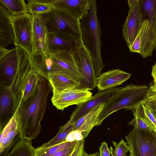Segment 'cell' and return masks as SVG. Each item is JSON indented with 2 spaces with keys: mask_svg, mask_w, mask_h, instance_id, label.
<instances>
[{
  "mask_svg": "<svg viewBox=\"0 0 156 156\" xmlns=\"http://www.w3.org/2000/svg\"><path fill=\"white\" fill-rule=\"evenodd\" d=\"M52 88L48 80L40 76L37 88L33 95L22 100L18 116L19 135L20 139L31 140L41 131V121L47 105V99Z\"/></svg>",
  "mask_w": 156,
  "mask_h": 156,
  "instance_id": "obj_1",
  "label": "cell"
},
{
  "mask_svg": "<svg viewBox=\"0 0 156 156\" xmlns=\"http://www.w3.org/2000/svg\"><path fill=\"white\" fill-rule=\"evenodd\" d=\"M19 105L11 87L0 89V132L11 119Z\"/></svg>",
  "mask_w": 156,
  "mask_h": 156,
  "instance_id": "obj_14",
  "label": "cell"
},
{
  "mask_svg": "<svg viewBox=\"0 0 156 156\" xmlns=\"http://www.w3.org/2000/svg\"><path fill=\"white\" fill-rule=\"evenodd\" d=\"M132 156H156V133L133 127L125 136Z\"/></svg>",
  "mask_w": 156,
  "mask_h": 156,
  "instance_id": "obj_7",
  "label": "cell"
},
{
  "mask_svg": "<svg viewBox=\"0 0 156 156\" xmlns=\"http://www.w3.org/2000/svg\"><path fill=\"white\" fill-rule=\"evenodd\" d=\"M32 69L29 53L16 46L0 59V89L12 87L15 91L23 88L28 73Z\"/></svg>",
  "mask_w": 156,
  "mask_h": 156,
  "instance_id": "obj_2",
  "label": "cell"
},
{
  "mask_svg": "<svg viewBox=\"0 0 156 156\" xmlns=\"http://www.w3.org/2000/svg\"><path fill=\"white\" fill-rule=\"evenodd\" d=\"M40 76L33 69L27 74L23 86V100L31 97L36 90Z\"/></svg>",
  "mask_w": 156,
  "mask_h": 156,
  "instance_id": "obj_26",
  "label": "cell"
},
{
  "mask_svg": "<svg viewBox=\"0 0 156 156\" xmlns=\"http://www.w3.org/2000/svg\"><path fill=\"white\" fill-rule=\"evenodd\" d=\"M30 56L32 69L40 76L47 80L48 76L50 74L64 73L61 67L54 60L50 53L48 51L34 52Z\"/></svg>",
  "mask_w": 156,
  "mask_h": 156,
  "instance_id": "obj_13",
  "label": "cell"
},
{
  "mask_svg": "<svg viewBox=\"0 0 156 156\" xmlns=\"http://www.w3.org/2000/svg\"><path fill=\"white\" fill-rule=\"evenodd\" d=\"M129 156H132L131 154H130Z\"/></svg>",
  "mask_w": 156,
  "mask_h": 156,
  "instance_id": "obj_44",
  "label": "cell"
},
{
  "mask_svg": "<svg viewBox=\"0 0 156 156\" xmlns=\"http://www.w3.org/2000/svg\"><path fill=\"white\" fill-rule=\"evenodd\" d=\"M144 115L148 120L154 132L156 133V116L148 108L142 104Z\"/></svg>",
  "mask_w": 156,
  "mask_h": 156,
  "instance_id": "obj_31",
  "label": "cell"
},
{
  "mask_svg": "<svg viewBox=\"0 0 156 156\" xmlns=\"http://www.w3.org/2000/svg\"><path fill=\"white\" fill-rule=\"evenodd\" d=\"M73 53L81 78L79 86L76 89L93 90L96 87L97 77L90 52L83 44L74 50Z\"/></svg>",
  "mask_w": 156,
  "mask_h": 156,
  "instance_id": "obj_8",
  "label": "cell"
},
{
  "mask_svg": "<svg viewBox=\"0 0 156 156\" xmlns=\"http://www.w3.org/2000/svg\"><path fill=\"white\" fill-rule=\"evenodd\" d=\"M73 130V125L68 121L65 124L59 127L58 133L53 138L41 147L48 148L65 142L68 134Z\"/></svg>",
  "mask_w": 156,
  "mask_h": 156,
  "instance_id": "obj_28",
  "label": "cell"
},
{
  "mask_svg": "<svg viewBox=\"0 0 156 156\" xmlns=\"http://www.w3.org/2000/svg\"><path fill=\"white\" fill-rule=\"evenodd\" d=\"M137 0H129L128 3L129 7L130 8L133 6L136 3Z\"/></svg>",
  "mask_w": 156,
  "mask_h": 156,
  "instance_id": "obj_43",
  "label": "cell"
},
{
  "mask_svg": "<svg viewBox=\"0 0 156 156\" xmlns=\"http://www.w3.org/2000/svg\"><path fill=\"white\" fill-rule=\"evenodd\" d=\"M120 88H110L98 92L89 100L77 105L69 120L72 123L79 119L98 105L109 102L118 93Z\"/></svg>",
  "mask_w": 156,
  "mask_h": 156,
  "instance_id": "obj_10",
  "label": "cell"
},
{
  "mask_svg": "<svg viewBox=\"0 0 156 156\" xmlns=\"http://www.w3.org/2000/svg\"><path fill=\"white\" fill-rule=\"evenodd\" d=\"M33 39L34 52L47 51L48 31L41 15H32Z\"/></svg>",
  "mask_w": 156,
  "mask_h": 156,
  "instance_id": "obj_21",
  "label": "cell"
},
{
  "mask_svg": "<svg viewBox=\"0 0 156 156\" xmlns=\"http://www.w3.org/2000/svg\"><path fill=\"white\" fill-rule=\"evenodd\" d=\"M131 76L130 73L119 69L109 70L97 77L96 86L98 91L114 88L122 84Z\"/></svg>",
  "mask_w": 156,
  "mask_h": 156,
  "instance_id": "obj_18",
  "label": "cell"
},
{
  "mask_svg": "<svg viewBox=\"0 0 156 156\" xmlns=\"http://www.w3.org/2000/svg\"><path fill=\"white\" fill-rule=\"evenodd\" d=\"M48 80L52 88L53 93L67 90L76 89L80 83L66 74L59 73L48 75Z\"/></svg>",
  "mask_w": 156,
  "mask_h": 156,
  "instance_id": "obj_22",
  "label": "cell"
},
{
  "mask_svg": "<svg viewBox=\"0 0 156 156\" xmlns=\"http://www.w3.org/2000/svg\"><path fill=\"white\" fill-rule=\"evenodd\" d=\"M80 23L83 44L91 56L95 74L97 77L101 74L105 65L101 56V31L96 0H91L90 9L80 20Z\"/></svg>",
  "mask_w": 156,
  "mask_h": 156,
  "instance_id": "obj_3",
  "label": "cell"
},
{
  "mask_svg": "<svg viewBox=\"0 0 156 156\" xmlns=\"http://www.w3.org/2000/svg\"><path fill=\"white\" fill-rule=\"evenodd\" d=\"M92 93L88 90L71 89L53 93L51 100L57 109L63 111L70 105H77L86 102L92 97Z\"/></svg>",
  "mask_w": 156,
  "mask_h": 156,
  "instance_id": "obj_11",
  "label": "cell"
},
{
  "mask_svg": "<svg viewBox=\"0 0 156 156\" xmlns=\"http://www.w3.org/2000/svg\"><path fill=\"white\" fill-rule=\"evenodd\" d=\"M151 75L153 78V81H156V62L152 66Z\"/></svg>",
  "mask_w": 156,
  "mask_h": 156,
  "instance_id": "obj_38",
  "label": "cell"
},
{
  "mask_svg": "<svg viewBox=\"0 0 156 156\" xmlns=\"http://www.w3.org/2000/svg\"><path fill=\"white\" fill-rule=\"evenodd\" d=\"M15 41L10 16L0 7V48H5Z\"/></svg>",
  "mask_w": 156,
  "mask_h": 156,
  "instance_id": "obj_23",
  "label": "cell"
},
{
  "mask_svg": "<svg viewBox=\"0 0 156 156\" xmlns=\"http://www.w3.org/2000/svg\"><path fill=\"white\" fill-rule=\"evenodd\" d=\"M50 53L52 59L60 66L65 73L80 83L81 78L73 51L65 50Z\"/></svg>",
  "mask_w": 156,
  "mask_h": 156,
  "instance_id": "obj_19",
  "label": "cell"
},
{
  "mask_svg": "<svg viewBox=\"0 0 156 156\" xmlns=\"http://www.w3.org/2000/svg\"><path fill=\"white\" fill-rule=\"evenodd\" d=\"M82 140L77 141L74 151L71 156H77L81 146Z\"/></svg>",
  "mask_w": 156,
  "mask_h": 156,
  "instance_id": "obj_37",
  "label": "cell"
},
{
  "mask_svg": "<svg viewBox=\"0 0 156 156\" xmlns=\"http://www.w3.org/2000/svg\"><path fill=\"white\" fill-rule=\"evenodd\" d=\"M141 31H140L133 43L128 47L130 51L132 52L140 53L141 48Z\"/></svg>",
  "mask_w": 156,
  "mask_h": 156,
  "instance_id": "obj_33",
  "label": "cell"
},
{
  "mask_svg": "<svg viewBox=\"0 0 156 156\" xmlns=\"http://www.w3.org/2000/svg\"><path fill=\"white\" fill-rule=\"evenodd\" d=\"M83 156H100V153L98 152L93 154H89L84 151Z\"/></svg>",
  "mask_w": 156,
  "mask_h": 156,
  "instance_id": "obj_42",
  "label": "cell"
},
{
  "mask_svg": "<svg viewBox=\"0 0 156 156\" xmlns=\"http://www.w3.org/2000/svg\"><path fill=\"white\" fill-rule=\"evenodd\" d=\"M35 150L31 140L20 139L15 144L7 156H35Z\"/></svg>",
  "mask_w": 156,
  "mask_h": 156,
  "instance_id": "obj_25",
  "label": "cell"
},
{
  "mask_svg": "<svg viewBox=\"0 0 156 156\" xmlns=\"http://www.w3.org/2000/svg\"><path fill=\"white\" fill-rule=\"evenodd\" d=\"M83 45V42L71 39L59 33L48 32L46 46L47 51L50 53L65 50L73 51Z\"/></svg>",
  "mask_w": 156,
  "mask_h": 156,
  "instance_id": "obj_16",
  "label": "cell"
},
{
  "mask_svg": "<svg viewBox=\"0 0 156 156\" xmlns=\"http://www.w3.org/2000/svg\"><path fill=\"white\" fill-rule=\"evenodd\" d=\"M141 48L144 58L152 56L156 47V0H141Z\"/></svg>",
  "mask_w": 156,
  "mask_h": 156,
  "instance_id": "obj_5",
  "label": "cell"
},
{
  "mask_svg": "<svg viewBox=\"0 0 156 156\" xmlns=\"http://www.w3.org/2000/svg\"><path fill=\"white\" fill-rule=\"evenodd\" d=\"M91 0H53V9L66 12L80 20L87 13Z\"/></svg>",
  "mask_w": 156,
  "mask_h": 156,
  "instance_id": "obj_15",
  "label": "cell"
},
{
  "mask_svg": "<svg viewBox=\"0 0 156 156\" xmlns=\"http://www.w3.org/2000/svg\"><path fill=\"white\" fill-rule=\"evenodd\" d=\"M84 139L81 133L79 130H76L73 131L68 134L66 141L69 142L80 141Z\"/></svg>",
  "mask_w": 156,
  "mask_h": 156,
  "instance_id": "obj_34",
  "label": "cell"
},
{
  "mask_svg": "<svg viewBox=\"0 0 156 156\" xmlns=\"http://www.w3.org/2000/svg\"><path fill=\"white\" fill-rule=\"evenodd\" d=\"M48 32L59 33L83 42L80 20L63 12L53 9L41 15Z\"/></svg>",
  "mask_w": 156,
  "mask_h": 156,
  "instance_id": "obj_6",
  "label": "cell"
},
{
  "mask_svg": "<svg viewBox=\"0 0 156 156\" xmlns=\"http://www.w3.org/2000/svg\"><path fill=\"white\" fill-rule=\"evenodd\" d=\"M156 94V93H154V94Z\"/></svg>",
  "mask_w": 156,
  "mask_h": 156,
  "instance_id": "obj_45",
  "label": "cell"
},
{
  "mask_svg": "<svg viewBox=\"0 0 156 156\" xmlns=\"http://www.w3.org/2000/svg\"><path fill=\"white\" fill-rule=\"evenodd\" d=\"M75 145L61 150L51 156H71L74 151Z\"/></svg>",
  "mask_w": 156,
  "mask_h": 156,
  "instance_id": "obj_35",
  "label": "cell"
},
{
  "mask_svg": "<svg viewBox=\"0 0 156 156\" xmlns=\"http://www.w3.org/2000/svg\"><path fill=\"white\" fill-rule=\"evenodd\" d=\"M21 102L11 119L0 132V154L20 139L19 135L18 116Z\"/></svg>",
  "mask_w": 156,
  "mask_h": 156,
  "instance_id": "obj_17",
  "label": "cell"
},
{
  "mask_svg": "<svg viewBox=\"0 0 156 156\" xmlns=\"http://www.w3.org/2000/svg\"><path fill=\"white\" fill-rule=\"evenodd\" d=\"M100 156H110V152L108 147V144L105 142L101 144L99 147Z\"/></svg>",
  "mask_w": 156,
  "mask_h": 156,
  "instance_id": "obj_36",
  "label": "cell"
},
{
  "mask_svg": "<svg viewBox=\"0 0 156 156\" xmlns=\"http://www.w3.org/2000/svg\"><path fill=\"white\" fill-rule=\"evenodd\" d=\"M15 36V46H19L30 54L34 52L33 39L32 15L27 13L10 16Z\"/></svg>",
  "mask_w": 156,
  "mask_h": 156,
  "instance_id": "obj_9",
  "label": "cell"
},
{
  "mask_svg": "<svg viewBox=\"0 0 156 156\" xmlns=\"http://www.w3.org/2000/svg\"><path fill=\"white\" fill-rule=\"evenodd\" d=\"M105 105V104L104 103L98 105L81 118L72 123L73 130H77L80 132L84 139L92 129L96 126L99 116Z\"/></svg>",
  "mask_w": 156,
  "mask_h": 156,
  "instance_id": "obj_20",
  "label": "cell"
},
{
  "mask_svg": "<svg viewBox=\"0 0 156 156\" xmlns=\"http://www.w3.org/2000/svg\"><path fill=\"white\" fill-rule=\"evenodd\" d=\"M150 88L151 91V94L156 93V81H153V84L150 86Z\"/></svg>",
  "mask_w": 156,
  "mask_h": 156,
  "instance_id": "obj_41",
  "label": "cell"
},
{
  "mask_svg": "<svg viewBox=\"0 0 156 156\" xmlns=\"http://www.w3.org/2000/svg\"><path fill=\"white\" fill-rule=\"evenodd\" d=\"M141 1L137 0L133 5L129 8L127 17L123 26V37L128 47L133 43L141 28Z\"/></svg>",
  "mask_w": 156,
  "mask_h": 156,
  "instance_id": "obj_12",
  "label": "cell"
},
{
  "mask_svg": "<svg viewBox=\"0 0 156 156\" xmlns=\"http://www.w3.org/2000/svg\"><path fill=\"white\" fill-rule=\"evenodd\" d=\"M0 7L10 16H16L28 13L27 4L23 0H0Z\"/></svg>",
  "mask_w": 156,
  "mask_h": 156,
  "instance_id": "obj_24",
  "label": "cell"
},
{
  "mask_svg": "<svg viewBox=\"0 0 156 156\" xmlns=\"http://www.w3.org/2000/svg\"><path fill=\"white\" fill-rule=\"evenodd\" d=\"M142 104L149 108L156 116V94H150Z\"/></svg>",
  "mask_w": 156,
  "mask_h": 156,
  "instance_id": "obj_32",
  "label": "cell"
},
{
  "mask_svg": "<svg viewBox=\"0 0 156 156\" xmlns=\"http://www.w3.org/2000/svg\"><path fill=\"white\" fill-rule=\"evenodd\" d=\"M53 0H29L27 4V12L32 15L47 13L53 10L50 3Z\"/></svg>",
  "mask_w": 156,
  "mask_h": 156,
  "instance_id": "obj_27",
  "label": "cell"
},
{
  "mask_svg": "<svg viewBox=\"0 0 156 156\" xmlns=\"http://www.w3.org/2000/svg\"><path fill=\"white\" fill-rule=\"evenodd\" d=\"M151 93L150 87L145 85L131 83L120 88L118 94L105 105L96 126L100 125L108 116L120 109L126 108L132 110L136 108L147 99Z\"/></svg>",
  "mask_w": 156,
  "mask_h": 156,
  "instance_id": "obj_4",
  "label": "cell"
},
{
  "mask_svg": "<svg viewBox=\"0 0 156 156\" xmlns=\"http://www.w3.org/2000/svg\"><path fill=\"white\" fill-rule=\"evenodd\" d=\"M9 50L5 48H0V59L3 58L8 52Z\"/></svg>",
  "mask_w": 156,
  "mask_h": 156,
  "instance_id": "obj_39",
  "label": "cell"
},
{
  "mask_svg": "<svg viewBox=\"0 0 156 156\" xmlns=\"http://www.w3.org/2000/svg\"><path fill=\"white\" fill-rule=\"evenodd\" d=\"M84 139L82 140L80 149L77 156H83L84 151Z\"/></svg>",
  "mask_w": 156,
  "mask_h": 156,
  "instance_id": "obj_40",
  "label": "cell"
},
{
  "mask_svg": "<svg viewBox=\"0 0 156 156\" xmlns=\"http://www.w3.org/2000/svg\"><path fill=\"white\" fill-rule=\"evenodd\" d=\"M112 142L115 149H113L111 146L109 149L112 156H127V153L130 150L127 143L122 139L118 143L113 141Z\"/></svg>",
  "mask_w": 156,
  "mask_h": 156,
  "instance_id": "obj_30",
  "label": "cell"
},
{
  "mask_svg": "<svg viewBox=\"0 0 156 156\" xmlns=\"http://www.w3.org/2000/svg\"><path fill=\"white\" fill-rule=\"evenodd\" d=\"M76 142L77 141H66L48 148H43L40 146L35 149V156H51L61 150L75 145Z\"/></svg>",
  "mask_w": 156,
  "mask_h": 156,
  "instance_id": "obj_29",
  "label": "cell"
},
{
  "mask_svg": "<svg viewBox=\"0 0 156 156\" xmlns=\"http://www.w3.org/2000/svg\"><path fill=\"white\" fill-rule=\"evenodd\" d=\"M155 49H156V48H155Z\"/></svg>",
  "mask_w": 156,
  "mask_h": 156,
  "instance_id": "obj_46",
  "label": "cell"
}]
</instances>
